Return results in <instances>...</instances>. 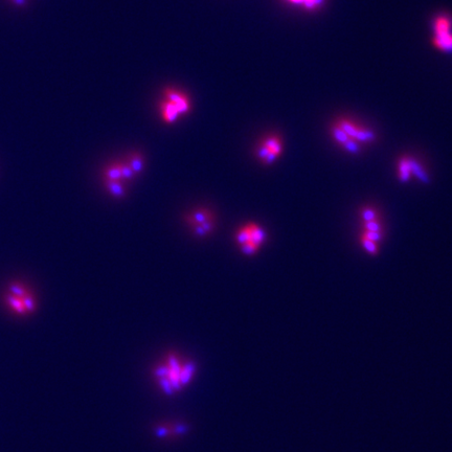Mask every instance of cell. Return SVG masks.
I'll return each mask as SVG.
<instances>
[{"instance_id":"cell-13","label":"cell","mask_w":452,"mask_h":452,"mask_svg":"<svg viewBox=\"0 0 452 452\" xmlns=\"http://www.w3.org/2000/svg\"><path fill=\"white\" fill-rule=\"evenodd\" d=\"M126 162L129 164L130 168L132 169V171L134 172V174L136 176L141 173L145 167L144 156L139 152H132V153L128 154Z\"/></svg>"},{"instance_id":"cell-12","label":"cell","mask_w":452,"mask_h":452,"mask_svg":"<svg viewBox=\"0 0 452 452\" xmlns=\"http://www.w3.org/2000/svg\"><path fill=\"white\" fill-rule=\"evenodd\" d=\"M104 186L117 198H121L126 195V186L121 180H104Z\"/></svg>"},{"instance_id":"cell-5","label":"cell","mask_w":452,"mask_h":452,"mask_svg":"<svg viewBox=\"0 0 452 452\" xmlns=\"http://www.w3.org/2000/svg\"><path fill=\"white\" fill-rule=\"evenodd\" d=\"M284 151L282 137L277 134H268L263 137L256 148L257 158L265 166L273 163Z\"/></svg>"},{"instance_id":"cell-6","label":"cell","mask_w":452,"mask_h":452,"mask_svg":"<svg viewBox=\"0 0 452 452\" xmlns=\"http://www.w3.org/2000/svg\"><path fill=\"white\" fill-rule=\"evenodd\" d=\"M335 125L338 126L348 136L350 141L358 144L359 146L373 143L376 139V134L372 130L359 125L358 122L353 120L342 118L335 121Z\"/></svg>"},{"instance_id":"cell-16","label":"cell","mask_w":452,"mask_h":452,"mask_svg":"<svg viewBox=\"0 0 452 452\" xmlns=\"http://www.w3.org/2000/svg\"><path fill=\"white\" fill-rule=\"evenodd\" d=\"M432 42L433 45L441 51H450L452 49V35L444 37L434 36Z\"/></svg>"},{"instance_id":"cell-14","label":"cell","mask_w":452,"mask_h":452,"mask_svg":"<svg viewBox=\"0 0 452 452\" xmlns=\"http://www.w3.org/2000/svg\"><path fill=\"white\" fill-rule=\"evenodd\" d=\"M104 180H121V161H116L107 166L103 171Z\"/></svg>"},{"instance_id":"cell-19","label":"cell","mask_w":452,"mask_h":452,"mask_svg":"<svg viewBox=\"0 0 452 452\" xmlns=\"http://www.w3.org/2000/svg\"><path fill=\"white\" fill-rule=\"evenodd\" d=\"M136 175L134 174V172L132 169L130 168L129 164L126 161H121V179L122 181H129V180H132Z\"/></svg>"},{"instance_id":"cell-8","label":"cell","mask_w":452,"mask_h":452,"mask_svg":"<svg viewBox=\"0 0 452 452\" xmlns=\"http://www.w3.org/2000/svg\"><path fill=\"white\" fill-rule=\"evenodd\" d=\"M186 428L187 426L184 424L164 422L155 426V435L160 439L176 438L178 435H182L185 433Z\"/></svg>"},{"instance_id":"cell-15","label":"cell","mask_w":452,"mask_h":452,"mask_svg":"<svg viewBox=\"0 0 452 452\" xmlns=\"http://www.w3.org/2000/svg\"><path fill=\"white\" fill-rule=\"evenodd\" d=\"M216 227V220H211V221H208V222H205V223H202V224H199V225H196L194 227H191L192 229V232L195 236L197 237H204V236H208L210 234L212 233L213 231V228Z\"/></svg>"},{"instance_id":"cell-3","label":"cell","mask_w":452,"mask_h":452,"mask_svg":"<svg viewBox=\"0 0 452 452\" xmlns=\"http://www.w3.org/2000/svg\"><path fill=\"white\" fill-rule=\"evenodd\" d=\"M190 110V98L184 92L171 88L163 92V98L159 103V111L161 119L167 124H173Z\"/></svg>"},{"instance_id":"cell-20","label":"cell","mask_w":452,"mask_h":452,"mask_svg":"<svg viewBox=\"0 0 452 452\" xmlns=\"http://www.w3.org/2000/svg\"><path fill=\"white\" fill-rule=\"evenodd\" d=\"M13 2L17 5H23L26 4V0H13Z\"/></svg>"},{"instance_id":"cell-17","label":"cell","mask_w":452,"mask_h":452,"mask_svg":"<svg viewBox=\"0 0 452 452\" xmlns=\"http://www.w3.org/2000/svg\"><path fill=\"white\" fill-rule=\"evenodd\" d=\"M360 240H361V243H362V246L366 249V251L368 253L373 254V256H375V254L378 253L379 247H378V243L376 241L371 239V238L367 237L363 233L361 234V236H360Z\"/></svg>"},{"instance_id":"cell-1","label":"cell","mask_w":452,"mask_h":452,"mask_svg":"<svg viewBox=\"0 0 452 452\" xmlns=\"http://www.w3.org/2000/svg\"><path fill=\"white\" fill-rule=\"evenodd\" d=\"M196 373L195 362L177 352H168L152 368L155 384L163 392L171 396L184 390Z\"/></svg>"},{"instance_id":"cell-7","label":"cell","mask_w":452,"mask_h":452,"mask_svg":"<svg viewBox=\"0 0 452 452\" xmlns=\"http://www.w3.org/2000/svg\"><path fill=\"white\" fill-rule=\"evenodd\" d=\"M419 168H421L420 164L416 162L413 158H401L398 162V175L401 181H407L412 174L416 175L418 178H421L424 181H428L426 174L422 171V169Z\"/></svg>"},{"instance_id":"cell-10","label":"cell","mask_w":452,"mask_h":452,"mask_svg":"<svg viewBox=\"0 0 452 452\" xmlns=\"http://www.w3.org/2000/svg\"><path fill=\"white\" fill-rule=\"evenodd\" d=\"M284 1L306 12H316L326 4L327 0H284Z\"/></svg>"},{"instance_id":"cell-4","label":"cell","mask_w":452,"mask_h":452,"mask_svg":"<svg viewBox=\"0 0 452 452\" xmlns=\"http://www.w3.org/2000/svg\"><path fill=\"white\" fill-rule=\"evenodd\" d=\"M235 240L244 254L252 256L257 253L266 240V234L260 225L250 222L238 229Z\"/></svg>"},{"instance_id":"cell-9","label":"cell","mask_w":452,"mask_h":452,"mask_svg":"<svg viewBox=\"0 0 452 452\" xmlns=\"http://www.w3.org/2000/svg\"><path fill=\"white\" fill-rule=\"evenodd\" d=\"M211 220H216V217L211 210L205 208L194 210L184 216V222L188 227H194Z\"/></svg>"},{"instance_id":"cell-2","label":"cell","mask_w":452,"mask_h":452,"mask_svg":"<svg viewBox=\"0 0 452 452\" xmlns=\"http://www.w3.org/2000/svg\"><path fill=\"white\" fill-rule=\"evenodd\" d=\"M4 302L13 313L26 316L34 313L37 309L35 294L27 285L16 282L7 287L4 292Z\"/></svg>"},{"instance_id":"cell-18","label":"cell","mask_w":452,"mask_h":452,"mask_svg":"<svg viewBox=\"0 0 452 452\" xmlns=\"http://www.w3.org/2000/svg\"><path fill=\"white\" fill-rule=\"evenodd\" d=\"M361 217H362L363 222L367 221H373L379 219V215H378V211L375 209L372 208H364L361 210Z\"/></svg>"},{"instance_id":"cell-11","label":"cell","mask_w":452,"mask_h":452,"mask_svg":"<svg viewBox=\"0 0 452 452\" xmlns=\"http://www.w3.org/2000/svg\"><path fill=\"white\" fill-rule=\"evenodd\" d=\"M452 21L447 16H439L434 20V36L444 37L451 35Z\"/></svg>"}]
</instances>
